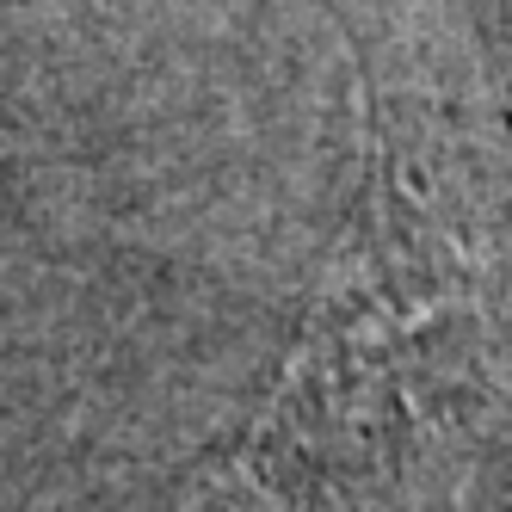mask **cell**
Segmentation results:
<instances>
[{
  "instance_id": "6da1fadb",
  "label": "cell",
  "mask_w": 512,
  "mask_h": 512,
  "mask_svg": "<svg viewBox=\"0 0 512 512\" xmlns=\"http://www.w3.org/2000/svg\"><path fill=\"white\" fill-rule=\"evenodd\" d=\"M475 297L445 235L377 155L346 253L223 463L278 500L389 488L475 389Z\"/></svg>"
}]
</instances>
